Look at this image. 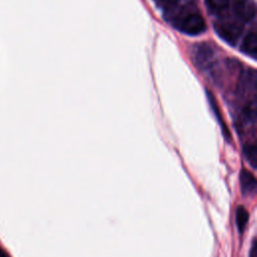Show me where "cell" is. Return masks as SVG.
I'll return each instance as SVG.
<instances>
[{
	"label": "cell",
	"mask_w": 257,
	"mask_h": 257,
	"mask_svg": "<svg viewBox=\"0 0 257 257\" xmlns=\"http://www.w3.org/2000/svg\"><path fill=\"white\" fill-rule=\"evenodd\" d=\"M173 23L178 30L189 35H199L206 30V22L198 11L180 12L176 14Z\"/></svg>",
	"instance_id": "obj_1"
},
{
	"label": "cell",
	"mask_w": 257,
	"mask_h": 257,
	"mask_svg": "<svg viewBox=\"0 0 257 257\" xmlns=\"http://www.w3.org/2000/svg\"><path fill=\"white\" fill-rule=\"evenodd\" d=\"M215 30L216 33L227 43L230 45H235L243 31V26L235 21L231 20H223V21H218L215 24Z\"/></svg>",
	"instance_id": "obj_2"
},
{
	"label": "cell",
	"mask_w": 257,
	"mask_h": 257,
	"mask_svg": "<svg viewBox=\"0 0 257 257\" xmlns=\"http://www.w3.org/2000/svg\"><path fill=\"white\" fill-rule=\"evenodd\" d=\"M233 12L239 20L249 22L253 20L256 15L255 2L253 0H234Z\"/></svg>",
	"instance_id": "obj_3"
},
{
	"label": "cell",
	"mask_w": 257,
	"mask_h": 257,
	"mask_svg": "<svg viewBox=\"0 0 257 257\" xmlns=\"http://www.w3.org/2000/svg\"><path fill=\"white\" fill-rule=\"evenodd\" d=\"M240 187L244 195H251L256 191V178L245 169L240 172Z\"/></svg>",
	"instance_id": "obj_4"
},
{
	"label": "cell",
	"mask_w": 257,
	"mask_h": 257,
	"mask_svg": "<svg viewBox=\"0 0 257 257\" xmlns=\"http://www.w3.org/2000/svg\"><path fill=\"white\" fill-rule=\"evenodd\" d=\"M206 94H207V97H208V101H209V103H210V105H211V107H212V109H213V111H214V114H215V116H216V118H217V120H218V122H219V124H220V126H221V130H222V132H223V136H224V138L226 139V141H227L228 143H230V141H231V135H230L229 128L227 127L226 123L224 122V120H223V118H222L221 111H220V109H219L218 103H217V101H216V99H215V97H214V95L212 94L211 91L206 90Z\"/></svg>",
	"instance_id": "obj_5"
},
{
	"label": "cell",
	"mask_w": 257,
	"mask_h": 257,
	"mask_svg": "<svg viewBox=\"0 0 257 257\" xmlns=\"http://www.w3.org/2000/svg\"><path fill=\"white\" fill-rule=\"evenodd\" d=\"M240 50L244 54H246L254 59L256 58V56H257V34H256V32L251 31L244 37Z\"/></svg>",
	"instance_id": "obj_6"
},
{
	"label": "cell",
	"mask_w": 257,
	"mask_h": 257,
	"mask_svg": "<svg viewBox=\"0 0 257 257\" xmlns=\"http://www.w3.org/2000/svg\"><path fill=\"white\" fill-rule=\"evenodd\" d=\"M214 56L213 49L207 45V44H201L199 45L197 51H196V60L198 64L202 67H207Z\"/></svg>",
	"instance_id": "obj_7"
},
{
	"label": "cell",
	"mask_w": 257,
	"mask_h": 257,
	"mask_svg": "<svg viewBox=\"0 0 257 257\" xmlns=\"http://www.w3.org/2000/svg\"><path fill=\"white\" fill-rule=\"evenodd\" d=\"M235 218H236V225H237L238 232L240 234H242L245 231V229H246V226H247V223H248V219H249L248 211L246 210V208L244 206L240 205V206L237 207Z\"/></svg>",
	"instance_id": "obj_8"
},
{
	"label": "cell",
	"mask_w": 257,
	"mask_h": 257,
	"mask_svg": "<svg viewBox=\"0 0 257 257\" xmlns=\"http://www.w3.org/2000/svg\"><path fill=\"white\" fill-rule=\"evenodd\" d=\"M243 155L246 159V161L253 167L256 168L257 165V149L254 144H244L242 147Z\"/></svg>",
	"instance_id": "obj_9"
},
{
	"label": "cell",
	"mask_w": 257,
	"mask_h": 257,
	"mask_svg": "<svg viewBox=\"0 0 257 257\" xmlns=\"http://www.w3.org/2000/svg\"><path fill=\"white\" fill-rule=\"evenodd\" d=\"M205 3L213 13H221L228 8L230 0H205Z\"/></svg>",
	"instance_id": "obj_10"
},
{
	"label": "cell",
	"mask_w": 257,
	"mask_h": 257,
	"mask_svg": "<svg viewBox=\"0 0 257 257\" xmlns=\"http://www.w3.org/2000/svg\"><path fill=\"white\" fill-rule=\"evenodd\" d=\"M158 6L164 9H172L174 6H176L178 3H180L182 0H154Z\"/></svg>",
	"instance_id": "obj_11"
},
{
	"label": "cell",
	"mask_w": 257,
	"mask_h": 257,
	"mask_svg": "<svg viewBox=\"0 0 257 257\" xmlns=\"http://www.w3.org/2000/svg\"><path fill=\"white\" fill-rule=\"evenodd\" d=\"M0 257H9V255L6 253V251L4 249H2L0 247Z\"/></svg>",
	"instance_id": "obj_12"
}]
</instances>
